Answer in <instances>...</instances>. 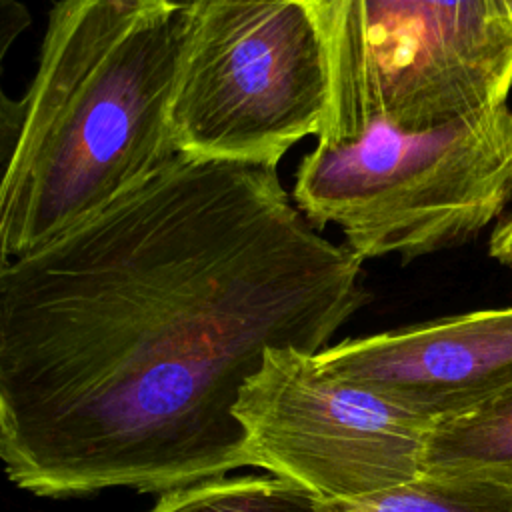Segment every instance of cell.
<instances>
[{
    "mask_svg": "<svg viewBox=\"0 0 512 512\" xmlns=\"http://www.w3.org/2000/svg\"><path fill=\"white\" fill-rule=\"evenodd\" d=\"M0 264V456L50 498L250 466L234 406L266 350L316 354L368 300L276 168L186 154Z\"/></svg>",
    "mask_w": 512,
    "mask_h": 512,
    "instance_id": "6da1fadb",
    "label": "cell"
},
{
    "mask_svg": "<svg viewBox=\"0 0 512 512\" xmlns=\"http://www.w3.org/2000/svg\"><path fill=\"white\" fill-rule=\"evenodd\" d=\"M186 10L58 0L0 186V262L82 224L176 156L170 102Z\"/></svg>",
    "mask_w": 512,
    "mask_h": 512,
    "instance_id": "7a4b0ae2",
    "label": "cell"
},
{
    "mask_svg": "<svg viewBox=\"0 0 512 512\" xmlns=\"http://www.w3.org/2000/svg\"><path fill=\"white\" fill-rule=\"evenodd\" d=\"M292 198L316 228L338 226L362 262L462 246L512 202V108L428 130L372 122L348 140L316 142Z\"/></svg>",
    "mask_w": 512,
    "mask_h": 512,
    "instance_id": "3957f363",
    "label": "cell"
},
{
    "mask_svg": "<svg viewBox=\"0 0 512 512\" xmlns=\"http://www.w3.org/2000/svg\"><path fill=\"white\" fill-rule=\"evenodd\" d=\"M326 50L316 142L366 124L428 130L508 104L512 16L498 0H306Z\"/></svg>",
    "mask_w": 512,
    "mask_h": 512,
    "instance_id": "277c9868",
    "label": "cell"
},
{
    "mask_svg": "<svg viewBox=\"0 0 512 512\" xmlns=\"http://www.w3.org/2000/svg\"><path fill=\"white\" fill-rule=\"evenodd\" d=\"M328 110L326 50L306 0H196L170 128L178 154L276 168Z\"/></svg>",
    "mask_w": 512,
    "mask_h": 512,
    "instance_id": "5b68a950",
    "label": "cell"
},
{
    "mask_svg": "<svg viewBox=\"0 0 512 512\" xmlns=\"http://www.w3.org/2000/svg\"><path fill=\"white\" fill-rule=\"evenodd\" d=\"M250 466L318 502H352L424 474L434 424L324 374L314 354L270 348L234 406Z\"/></svg>",
    "mask_w": 512,
    "mask_h": 512,
    "instance_id": "8992f818",
    "label": "cell"
},
{
    "mask_svg": "<svg viewBox=\"0 0 512 512\" xmlns=\"http://www.w3.org/2000/svg\"><path fill=\"white\" fill-rule=\"evenodd\" d=\"M314 360L324 374L438 424L512 386V306L348 338Z\"/></svg>",
    "mask_w": 512,
    "mask_h": 512,
    "instance_id": "52a82bcc",
    "label": "cell"
},
{
    "mask_svg": "<svg viewBox=\"0 0 512 512\" xmlns=\"http://www.w3.org/2000/svg\"><path fill=\"white\" fill-rule=\"evenodd\" d=\"M424 474L466 476L512 488V386L432 426Z\"/></svg>",
    "mask_w": 512,
    "mask_h": 512,
    "instance_id": "ba28073f",
    "label": "cell"
},
{
    "mask_svg": "<svg viewBox=\"0 0 512 512\" xmlns=\"http://www.w3.org/2000/svg\"><path fill=\"white\" fill-rule=\"evenodd\" d=\"M320 512H512V488L466 476L422 474L352 502H320Z\"/></svg>",
    "mask_w": 512,
    "mask_h": 512,
    "instance_id": "9c48e42d",
    "label": "cell"
},
{
    "mask_svg": "<svg viewBox=\"0 0 512 512\" xmlns=\"http://www.w3.org/2000/svg\"><path fill=\"white\" fill-rule=\"evenodd\" d=\"M150 512H320V502L274 474L218 476L160 494Z\"/></svg>",
    "mask_w": 512,
    "mask_h": 512,
    "instance_id": "30bf717a",
    "label": "cell"
},
{
    "mask_svg": "<svg viewBox=\"0 0 512 512\" xmlns=\"http://www.w3.org/2000/svg\"><path fill=\"white\" fill-rule=\"evenodd\" d=\"M488 254L504 264L512 266V210H508L492 228L488 240Z\"/></svg>",
    "mask_w": 512,
    "mask_h": 512,
    "instance_id": "8fae6325",
    "label": "cell"
},
{
    "mask_svg": "<svg viewBox=\"0 0 512 512\" xmlns=\"http://www.w3.org/2000/svg\"><path fill=\"white\" fill-rule=\"evenodd\" d=\"M162 2H166V4H170L174 8H178V10H188V8H192L196 4V0H162Z\"/></svg>",
    "mask_w": 512,
    "mask_h": 512,
    "instance_id": "7c38bea8",
    "label": "cell"
},
{
    "mask_svg": "<svg viewBox=\"0 0 512 512\" xmlns=\"http://www.w3.org/2000/svg\"><path fill=\"white\" fill-rule=\"evenodd\" d=\"M502 4V8L512 16V0H498Z\"/></svg>",
    "mask_w": 512,
    "mask_h": 512,
    "instance_id": "4fadbf2b",
    "label": "cell"
}]
</instances>
